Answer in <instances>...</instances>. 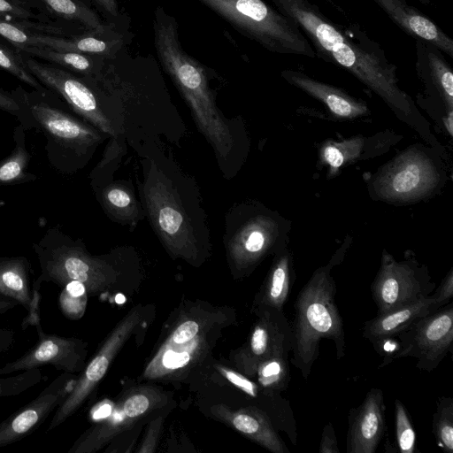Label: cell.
Wrapping results in <instances>:
<instances>
[{
    "label": "cell",
    "instance_id": "42",
    "mask_svg": "<svg viewBox=\"0 0 453 453\" xmlns=\"http://www.w3.org/2000/svg\"><path fill=\"white\" fill-rule=\"evenodd\" d=\"M100 196L112 208L126 209L132 203L130 195L119 188H108L104 192H100Z\"/></svg>",
    "mask_w": 453,
    "mask_h": 453
},
{
    "label": "cell",
    "instance_id": "37",
    "mask_svg": "<svg viewBox=\"0 0 453 453\" xmlns=\"http://www.w3.org/2000/svg\"><path fill=\"white\" fill-rule=\"evenodd\" d=\"M0 67L35 90L41 92L48 90L26 68L22 55L12 51L3 44H0Z\"/></svg>",
    "mask_w": 453,
    "mask_h": 453
},
{
    "label": "cell",
    "instance_id": "45",
    "mask_svg": "<svg viewBox=\"0 0 453 453\" xmlns=\"http://www.w3.org/2000/svg\"><path fill=\"white\" fill-rule=\"evenodd\" d=\"M319 453H339L337 440L333 425L329 422L324 426L319 448Z\"/></svg>",
    "mask_w": 453,
    "mask_h": 453
},
{
    "label": "cell",
    "instance_id": "13",
    "mask_svg": "<svg viewBox=\"0 0 453 453\" xmlns=\"http://www.w3.org/2000/svg\"><path fill=\"white\" fill-rule=\"evenodd\" d=\"M149 181L146 201L156 229L167 248L188 261L197 258V242L188 212L174 191L160 178Z\"/></svg>",
    "mask_w": 453,
    "mask_h": 453
},
{
    "label": "cell",
    "instance_id": "48",
    "mask_svg": "<svg viewBox=\"0 0 453 453\" xmlns=\"http://www.w3.org/2000/svg\"><path fill=\"white\" fill-rule=\"evenodd\" d=\"M17 305L19 304L14 300L0 296V315L6 313Z\"/></svg>",
    "mask_w": 453,
    "mask_h": 453
},
{
    "label": "cell",
    "instance_id": "15",
    "mask_svg": "<svg viewBox=\"0 0 453 453\" xmlns=\"http://www.w3.org/2000/svg\"><path fill=\"white\" fill-rule=\"evenodd\" d=\"M164 395L151 387L131 390L116 405L113 412L87 430L68 453H93L113 437L131 427L141 418L164 404Z\"/></svg>",
    "mask_w": 453,
    "mask_h": 453
},
{
    "label": "cell",
    "instance_id": "23",
    "mask_svg": "<svg viewBox=\"0 0 453 453\" xmlns=\"http://www.w3.org/2000/svg\"><path fill=\"white\" fill-rule=\"evenodd\" d=\"M395 140L388 132L371 137L357 135L340 142L329 140L319 149V164L327 167L328 175L334 177L344 166L383 153Z\"/></svg>",
    "mask_w": 453,
    "mask_h": 453
},
{
    "label": "cell",
    "instance_id": "21",
    "mask_svg": "<svg viewBox=\"0 0 453 453\" xmlns=\"http://www.w3.org/2000/svg\"><path fill=\"white\" fill-rule=\"evenodd\" d=\"M118 22L105 23L102 27L73 38H61L46 34H36L33 46L85 53L112 58L127 48L131 35L119 30Z\"/></svg>",
    "mask_w": 453,
    "mask_h": 453
},
{
    "label": "cell",
    "instance_id": "31",
    "mask_svg": "<svg viewBox=\"0 0 453 453\" xmlns=\"http://www.w3.org/2000/svg\"><path fill=\"white\" fill-rule=\"evenodd\" d=\"M260 388L271 394L280 395L290 381L288 356L280 355L261 362L253 373Z\"/></svg>",
    "mask_w": 453,
    "mask_h": 453
},
{
    "label": "cell",
    "instance_id": "38",
    "mask_svg": "<svg viewBox=\"0 0 453 453\" xmlns=\"http://www.w3.org/2000/svg\"><path fill=\"white\" fill-rule=\"evenodd\" d=\"M87 292L84 286L78 282H70L60 295V307L65 315L72 319H80L86 308Z\"/></svg>",
    "mask_w": 453,
    "mask_h": 453
},
{
    "label": "cell",
    "instance_id": "43",
    "mask_svg": "<svg viewBox=\"0 0 453 453\" xmlns=\"http://www.w3.org/2000/svg\"><path fill=\"white\" fill-rule=\"evenodd\" d=\"M163 420L164 418L159 416L150 422L141 448L137 450L139 453H151L155 451Z\"/></svg>",
    "mask_w": 453,
    "mask_h": 453
},
{
    "label": "cell",
    "instance_id": "16",
    "mask_svg": "<svg viewBox=\"0 0 453 453\" xmlns=\"http://www.w3.org/2000/svg\"><path fill=\"white\" fill-rule=\"evenodd\" d=\"M257 319L247 342L234 354V363L241 372L251 377L263 361L292 350V330L284 311L263 308L255 310Z\"/></svg>",
    "mask_w": 453,
    "mask_h": 453
},
{
    "label": "cell",
    "instance_id": "24",
    "mask_svg": "<svg viewBox=\"0 0 453 453\" xmlns=\"http://www.w3.org/2000/svg\"><path fill=\"white\" fill-rule=\"evenodd\" d=\"M280 75L290 85L322 103L337 119H354L369 113V108L363 100L351 96L337 87L318 81L303 72L284 69Z\"/></svg>",
    "mask_w": 453,
    "mask_h": 453
},
{
    "label": "cell",
    "instance_id": "33",
    "mask_svg": "<svg viewBox=\"0 0 453 453\" xmlns=\"http://www.w3.org/2000/svg\"><path fill=\"white\" fill-rule=\"evenodd\" d=\"M433 434L437 446L446 453L453 452V398L440 396L433 416Z\"/></svg>",
    "mask_w": 453,
    "mask_h": 453
},
{
    "label": "cell",
    "instance_id": "30",
    "mask_svg": "<svg viewBox=\"0 0 453 453\" xmlns=\"http://www.w3.org/2000/svg\"><path fill=\"white\" fill-rule=\"evenodd\" d=\"M14 148L0 160V185H17L35 181L37 176L28 172L31 154L27 148L26 130L19 124L13 133Z\"/></svg>",
    "mask_w": 453,
    "mask_h": 453
},
{
    "label": "cell",
    "instance_id": "36",
    "mask_svg": "<svg viewBox=\"0 0 453 453\" xmlns=\"http://www.w3.org/2000/svg\"><path fill=\"white\" fill-rule=\"evenodd\" d=\"M42 379L40 368L28 369L15 375L0 376V398L16 396L39 384Z\"/></svg>",
    "mask_w": 453,
    "mask_h": 453
},
{
    "label": "cell",
    "instance_id": "40",
    "mask_svg": "<svg viewBox=\"0 0 453 453\" xmlns=\"http://www.w3.org/2000/svg\"><path fill=\"white\" fill-rule=\"evenodd\" d=\"M371 342L375 351L382 357V363L379 368L384 367L396 359V355L401 348L397 336H384Z\"/></svg>",
    "mask_w": 453,
    "mask_h": 453
},
{
    "label": "cell",
    "instance_id": "20",
    "mask_svg": "<svg viewBox=\"0 0 453 453\" xmlns=\"http://www.w3.org/2000/svg\"><path fill=\"white\" fill-rule=\"evenodd\" d=\"M346 451L374 453L386 432L383 392L372 388L357 408L348 415Z\"/></svg>",
    "mask_w": 453,
    "mask_h": 453
},
{
    "label": "cell",
    "instance_id": "49",
    "mask_svg": "<svg viewBox=\"0 0 453 453\" xmlns=\"http://www.w3.org/2000/svg\"><path fill=\"white\" fill-rule=\"evenodd\" d=\"M322 1H326V2H329V0H322Z\"/></svg>",
    "mask_w": 453,
    "mask_h": 453
},
{
    "label": "cell",
    "instance_id": "12",
    "mask_svg": "<svg viewBox=\"0 0 453 453\" xmlns=\"http://www.w3.org/2000/svg\"><path fill=\"white\" fill-rule=\"evenodd\" d=\"M142 314V307L136 306L115 326L93 358L84 366L71 392L55 410L47 432L62 425L91 395L116 354L138 326Z\"/></svg>",
    "mask_w": 453,
    "mask_h": 453
},
{
    "label": "cell",
    "instance_id": "25",
    "mask_svg": "<svg viewBox=\"0 0 453 453\" xmlns=\"http://www.w3.org/2000/svg\"><path fill=\"white\" fill-rule=\"evenodd\" d=\"M211 412L267 450L273 453H289L269 416L258 407L253 405L233 411L218 404L211 407Z\"/></svg>",
    "mask_w": 453,
    "mask_h": 453
},
{
    "label": "cell",
    "instance_id": "8",
    "mask_svg": "<svg viewBox=\"0 0 453 453\" xmlns=\"http://www.w3.org/2000/svg\"><path fill=\"white\" fill-rule=\"evenodd\" d=\"M223 319L202 305L182 312L147 365L143 377L156 380L184 375L209 352Z\"/></svg>",
    "mask_w": 453,
    "mask_h": 453
},
{
    "label": "cell",
    "instance_id": "17",
    "mask_svg": "<svg viewBox=\"0 0 453 453\" xmlns=\"http://www.w3.org/2000/svg\"><path fill=\"white\" fill-rule=\"evenodd\" d=\"M38 341L20 357L0 367V376L50 365L68 373L81 372L86 364L88 343L79 338L46 334L42 324L35 326Z\"/></svg>",
    "mask_w": 453,
    "mask_h": 453
},
{
    "label": "cell",
    "instance_id": "22",
    "mask_svg": "<svg viewBox=\"0 0 453 453\" xmlns=\"http://www.w3.org/2000/svg\"><path fill=\"white\" fill-rule=\"evenodd\" d=\"M0 296L12 299L26 309L23 330L41 323V294L33 288L32 266L26 257H0Z\"/></svg>",
    "mask_w": 453,
    "mask_h": 453
},
{
    "label": "cell",
    "instance_id": "18",
    "mask_svg": "<svg viewBox=\"0 0 453 453\" xmlns=\"http://www.w3.org/2000/svg\"><path fill=\"white\" fill-rule=\"evenodd\" d=\"M77 375L63 372L25 406L0 422V448L35 432L62 403L73 389Z\"/></svg>",
    "mask_w": 453,
    "mask_h": 453
},
{
    "label": "cell",
    "instance_id": "46",
    "mask_svg": "<svg viewBox=\"0 0 453 453\" xmlns=\"http://www.w3.org/2000/svg\"><path fill=\"white\" fill-rule=\"evenodd\" d=\"M99 9L105 14L111 22H118L120 17L119 10V0H92Z\"/></svg>",
    "mask_w": 453,
    "mask_h": 453
},
{
    "label": "cell",
    "instance_id": "29",
    "mask_svg": "<svg viewBox=\"0 0 453 453\" xmlns=\"http://www.w3.org/2000/svg\"><path fill=\"white\" fill-rule=\"evenodd\" d=\"M19 50L26 55L37 57L56 64L58 67L72 73L95 79H97L101 74L106 59L96 55L59 50L42 46H30Z\"/></svg>",
    "mask_w": 453,
    "mask_h": 453
},
{
    "label": "cell",
    "instance_id": "35",
    "mask_svg": "<svg viewBox=\"0 0 453 453\" xmlns=\"http://www.w3.org/2000/svg\"><path fill=\"white\" fill-rule=\"evenodd\" d=\"M395 449L401 453H414L416 451L417 436L411 418L399 400H395Z\"/></svg>",
    "mask_w": 453,
    "mask_h": 453
},
{
    "label": "cell",
    "instance_id": "9",
    "mask_svg": "<svg viewBox=\"0 0 453 453\" xmlns=\"http://www.w3.org/2000/svg\"><path fill=\"white\" fill-rule=\"evenodd\" d=\"M28 72L48 90L63 98L70 109L104 134L113 135L110 113L112 94L95 78L42 64L22 55Z\"/></svg>",
    "mask_w": 453,
    "mask_h": 453
},
{
    "label": "cell",
    "instance_id": "3",
    "mask_svg": "<svg viewBox=\"0 0 453 453\" xmlns=\"http://www.w3.org/2000/svg\"><path fill=\"white\" fill-rule=\"evenodd\" d=\"M153 30L160 65L192 110L200 130L217 153L227 151L233 136L216 106L207 68L184 50L177 21L162 6L155 10Z\"/></svg>",
    "mask_w": 453,
    "mask_h": 453
},
{
    "label": "cell",
    "instance_id": "28",
    "mask_svg": "<svg viewBox=\"0 0 453 453\" xmlns=\"http://www.w3.org/2000/svg\"><path fill=\"white\" fill-rule=\"evenodd\" d=\"M295 280L292 253L286 248L274 255L267 277L255 298L254 311L263 308L283 311Z\"/></svg>",
    "mask_w": 453,
    "mask_h": 453
},
{
    "label": "cell",
    "instance_id": "5",
    "mask_svg": "<svg viewBox=\"0 0 453 453\" xmlns=\"http://www.w3.org/2000/svg\"><path fill=\"white\" fill-rule=\"evenodd\" d=\"M38 258L40 275L33 288L40 290L42 282L64 288L70 282L84 286L88 295H99L116 281L117 273L104 258L91 255L82 242L73 239L58 227H50L33 244Z\"/></svg>",
    "mask_w": 453,
    "mask_h": 453
},
{
    "label": "cell",
    "instance_id": "2",
    "mask_svg": "<svg viewBox=\"0 0 453 453\" xmlns=\"http://www.w3.org/2000/svg\"><path fill=\"white\" fill-rule=\"evenodd\" d=\"M350 241L346 238L329 261L313 272L294 303L290 361L305 380L319 355L321 339L334 342L338 359L345 354L343 323L335 303L336 284L332 270L343 260Z\"/></svg>",
    "mask_w": 453,
    "mask_h": 453
},
{
    "label": "cell",
    "instance_id": "39",
    "mask_svg": "<svg viewBox=\"0 0 453 453\" xmlns=\"http://www.w3.org/2000/svg\"><path fill=\"white\" fill-rule=\"evenodd\" d=\"M0 110L15 117L26 131L35 129L29 110L16 90L10 93L0 88Z\"/></svg>",
    "mask_w": 453,
    "mask_h": 453
},
{
    "label": "cell",
    "instance_id": "27",
    "mask_svg": "<svg viewBox=\"0 0 453 453\" xmlns=\"http://www.w3.org/2000/svg\"><path fill=\"white\" fill-rule=\"evenodd\" d=\"M441 307L430 295L394 310L377 313L373 319L364 324L363 337L372 342L384 336H396Z\"/></svg>",
    "mask_w": 453,
    "mask_h": 453
},
{
    "label": "cell",
    "instance_id": "1",
    "mask_svg": "<svg viewBox=\"0 0 453 453\" xmlns=\"http://www.w3.org/2000/svg\"><path fill=\"white\" fill-rule=\"evenodd\" d=\"M271 1L298 25L316 57L351 73L429 145L438 146L428 122L411 97L400 88L396 65L358 25L339 26L308 0Z\"/></svg>",
    "mask_w": 453,
    "mask_h": 453
},
{
    "label": "cell",
    "instance_id": "14",
    "mask_svg": "<svg viewBox=\"0 0 453 453\" xmlns=\"http://www.w3.org/2000/svg\"><path fill=\"white\" fill-rule=\"evenodd\" d=\"M396 336L401 346L396 359L415 357L417 368L434 371L452 352L453 303L418 319Z\"/></svg>",
    "mask_w": 453,
    "mask_h": 453
},
{
    "label": "cell",
    "instance_id": "19",
    "mask_svg": "<svg viewBox=\"0 0 453 453\" xmlns=\"http://www.w3.org/2000/svg\"><path fill=\"white\" fill-rule=\"evenodd\" d=\"M415 70L424 88V98L443 108L446 112L443 122L452 135L453 72L444 54L428 42L415 40Z\"/></svg>",
    "mask_w": 453,
    "mask_h": 453
},
{
    "label": "cell",
    "instance_id": "44",
    "mask_svg": "<svg viewBox=\"0 0 453 453\" xmlns=\"http://www.w3.org/2000/svg\"><path fill=\"white\" fill-rule=\"evenodd\" d=\"M432 296L441 307L450 302L453 296V268L449 269L439 287L433 291Z\"/></svg>",
    "mask_w": 453,
    "mask_h": 453
},
{
    "label": "cell",
    "instance_id": "10",
    "mask_svg": "<svg viewBox=\"0 0 453 453\" xmlns=\"http://www.w3.org/2000/svg\"><path fill=\"white\" fill-rule=\"evenodd\" d=\"M228 243L234 267L242 273L253 271L268 255L287 248L290 224L267 208H251Z\"/></svg>",
    "mask_w": 453,
    "mask_h": 453
},
{
    "label": "cell",
    "instance_id": "34",
    "mask_svg": "<svg viewBox=\"0 0 453 453\" xmlns=\"http://www.w3.org/2000/svg\"><path fill=\"white\" fill-rule=\"evenodd\" d=\"M61 34V31L54 27H45L27 21H12L0 17V35L12 43L17 50L33 46V39L36 34L43 32ZM43 34V33H42Z\"/></svg>",
    "mask_w": 453,
    "mask_h": 453
},
{
    "label": "cell",
    "instance_id": "47",
    "mask_svg": "<svg viewBox=\"0 0 453 453\" xmlns=\"http://www.w3.org/2000/svg\"><path fill=\"white\" fill-rule=\"evenodd\" d=\"M16 342V332L6 327L0 326V353L9 351Z\"/></svg>",
    "mask_w": 453,
    "mask_h": 453
},
{
    "label": "cell",
    "instance_id": "7",
    "mask_svg": "<svg viewBox=\"0 0 453 453\" xmlns=\"http://www.w3.org/2000/svg\"><path fill=\"white\" fill-rule=\"evenodd\" d=\"M446 179L438 152L416 144L382 165L371 179L369 190L374 199L405 204L434 194Z\"/></svg>",
    "mask_w": 453,
    "mask_h": 453
},
{
    "label": "cell",
    "instance_id": "26",
    "mask_svg": "<svg viewBox=\"0 0 453 453\" xmlns=\"http://www.w3.org/2000/svg\"><path fill=\"white\" fill-rule=\"evenodd\" d=\"M405 34L428 42L443 54L453 58V40L433 20L405 0H372Z\"/></svg>",
    "mask_w": 453,
    "mask_h": 453
},
{
    "label": "cell",
    "instance_id": "41",
    "mask_svg": "<svg viewBox=\"0 0 453 453\" xmlns=\"http://www.w3.org/2000/svg\"><path fill=\"white\" fill-rule=\"evenodd\" d=\"M5 16L22 20L36 18V15L19 0H0V17Z\"/></svg>",
    "mask_w": 453,
    "mask_h": 453
},
{
    "label": "cell",
    "instance_id": "6",
    "mask_svg": "<svg viewBox=\"0 0 453 453\" xmlns=\"http://www.w3.org/2000/svg\"><path fill=\"white\" fill-rule=\"evenodd\" d=\"M265 50L282 55L316 57L298 25L263 0H197Z\"/></svg>",
    "mask_w": 453,
    "mask_h": 453
},
{
    "label": "cell",
    "instance_id": "32",
    "mask_svg": "<svg viewBox=\"0 0 453 453\" xmlns=\"http://www.w3.org/2000/svg\"><path fill=\"white\" fill-rule=\"evenodd\" d=\"M55 15L82 24L88 30L102 27L98 15L80 0H40Z\"/></svg>",
    "mask_w": 453,
    "mask_h": 453
},
{
    "label": "cell",
    "instance_id": "11",
    "mask_svg": "<svg viewBox=\"0 0 453 453\" xmlns=\"http://www.w3.org/2000/svg\"><path fill=\"white\" fill-rule=\"evenodd\" d=\"M435 287L426 265L411 256L397 261L383 250L371 290L378 313H382L426 297Z\"/></svg>",
    "mask_w": 453,
    "mask_h": 453
},
{
    "label": "cell",
    "instance_id": "4",
    "mask_svg": "<svg viewBox=\"0 0 453 453\" xmlns=\"http://www.w3.org/2000/svg\"><path fill=\"white\" fill-rule=\"evenodd\" d=\"M45 137L47 160L52 169L71 175L86 166L103 141L100 130L73 112L53 92L16 89Z\"/></svg>",
    "mask_w": 453,
    "mask_h": 453
}]
</instances>
